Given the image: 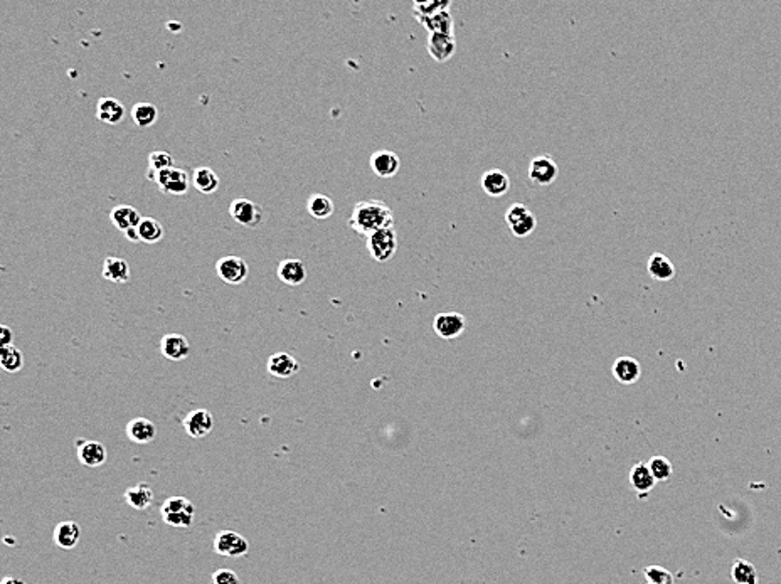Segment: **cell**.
I'll return each mask as SVG.
<instances>
[{"label":"cell","instance_id":"cell-29","mask_svg":"<svg viewBox=\"0 0 781 584\" xmlns=\"http://www.w3.org/2000/svg\"><path fill=\"white\" fill-rule=\"evenodd\" d=\"M103 278L113 283H127L130 280V266L125 259L106 257L103 261Z\"/></svg>","mask_w":781,"mask_h":584},{"label":"cell","instance_id":"cell-28","mask_svg":"<svg viewBox=\"0 0 781 584\" xmlns=\"http://www.w3.org/2000/svg\"><path fill=\"white\" fill-rule=\"evenodd\" d=\"M125 500L131 509L145 510L153 504V490L150 488V485L143 484L142 481V484L127 488Z\"/></svg>","mask_w":781,"mask_h":584},{"label":"cell","instance_id":"cell-22","mask_svg":"<svg viewBox=\"0 0 781 584\" xmlns=\"http://www.w3.org/2000/svg\"><path fill=\"white\" fill-rule=\"evenodd\" d=\"M78 458L84 467H101L106 462V448L100 441H78Z\"/></svg>","mask_w":781,"mask_h":584},{"label":"cell","instance_id":"cell-42","mask_svg":"<svg viewBox=\"0 0 781 584\" xmlns=\"http://www.w3.org/2000/svg\"><path fill=\"white\" fill-rule=\"evenodd\" d=\"M647 584H652V583H647Z\"/></svg>","mask_w":781,"mask_h":584},{"label":"cell","instance_id":"cell-16","mask_svg":"<svg viewBox=\"0 0 781 584\" xmlns=\"http://www.w3.org/2000/svg\"><path fill=\"white\" fill-rule=\"evenodd\" d=\"M456 51L455 36L446 34H431L428 37V53L437 63H446L453 58Z\"/></svg>","mask_w":781,"mask_h":584},{"label":"cell","instance_id":"cell-13","mask_svg":"<svg viewBox=\"0 0 781 584\" xmlns=\"http://www.w3.org/2000/svg\"><path fill=\"white\" fill-rule=\"evenodd\" d=\"M276 275H278L280 281H283L288 287H300L302 283H305L309 271H306L305 263L302 259L288 258L278 264Z\"/></svg>","mask_w":781,"mask_h":584},{"label":"cell","instance_id":"cell-8","mask_svg":"<svg viewBox=\"0 0 781 584\" xmlns=\"http://www.w3.org/2000/svg\"><path fill=\"white\" fill-rule=\"evenodd\" d=\"M214 551L219 556L243 557L250 551V543L234 531H221L214 539Z\"/></svg>","mask_w":781,"mask_h":584},{"label":"cell","instance_id":"cell-15","mask_svg":"<svg viewBox=\"0 0 781 584\" xmlns=\"http://www.w3.org/2000/svg\"><path fill=\"white\" fill-rule=\"evenodd\" d=\"M160 352L169 361H183L189 357L191 345L189 340L181 334H167L160 340Z\"/></svg>","mask_w":781,"mask_h":584},{"label":"cell","instance_id":"cell-17","mask_svg":"<svg viewBox=\"0 0 781 584\" xmlns=\"http://www.w3.org/2000/svg\"><path fill=\"white\" fill-rule=\"evenodd\" d=\"M127 436L128 440L136 443V445H148V443L155 440L157 426L147 417H134L127 424Z\"/></svg>","mask_w":781,"mask_h":584},{"label":"cell","instance_id":"cell-7","mask_svg":"<svg viewBox=\"0 0 781 584\" xmlns=\"http://www.w3.org/2000/svg\"><path fill=\"white\" fill-rule=\"evenodd\" d=\"M527 174L532 184L539 187H548L556 182V179L559 176V167L556 162L550 159L549 155H539L531 160Z\"/></svg>","mask_w":781,"mask_h":584},{"label":"cell","instance_id":"cell-25","mask_svg":"<svg viewBox=\"0 0 781 584\" xmlns=\"http://www.w3.org/2000/svg\"><path fill=\"white\" fill-rule=\"evenodd\" d=\"M647 271L657 281H670L676 276V266L661 253H654L647 263Z\"/></svg>","mask_w":781,"mask_h":584},{"label":"cell","instance_id":"cell-30","mask_svg":"<svg viewBox=\"0 0 781 584\" xmlns=\"http://www.w3.org/2000/svg\"><path fill=\"white\" fill-rule=\"evenodd\" d=\"M136 236H138L140 242L155 245V242H159L164 238V228L153 217H142L138 228H136Z\"/></svg>","mask_w":781,"mask_h":584},{"label":"cell","instance_id":"cell-40","mask_svg":"<svg viewBox=\"0 0 781 584\" xmlns=\"http://www.w3.org/2000/svg\"><path fill=\"white\" fill-rule=\"evenodd\" d=\"M12 342H14V332H12V328L8 325L0 327V345L2 347H11Z\"/></svg>","mask_w":781,"mask_h":584},{"label":"cell","instance_id":"cell-38","mask_svg":"<svg viewBox=\"0 0 781 584\" xmlns=\"http://www.w3.org/2000/svg\"><path fill=\"white\" fill-rule=\"evenodd\" d=\"M643 573L652 584H673V574L660 566H648Z\"/></svg>","mask_w":781,"mask_h":584},{"label":"cell","instance_id":"cell-18","mask_svg":"<svg viewBox=\"0 0 781 584\" xmlns=\"http://www.w3.org/2000/svg\"><path fill=\"white\" fill-rule=\"evenodd\" d=\"M612 372H613V377L617 379L620 384H625V386L635 384V382L640 379V376H642V365H640V362L637 359H633V357H618V359L614 361Z\"/></svg>","mask_w":781,"mask_h":584},{"label":"cell","instance_id":"cell-9","mask_svg":"<svg viewBox=\"0 0 781 584\" xmlns=\"http://www.w3.org/2000/svg\"><path fill=\"white\" fill-rule=\"evenodd\" d=\"M157 184L160 190L170 195H183L189 193V174L183 169L172 167L164 170L157 176Z\"/></svg>","mask_w":781,"mask_h":584},{"label":"cell","instance_id":"cell-4","mask_svg":"<svg viewBox=\"0 0 781 584\" xmlns=\"http://www.w3.org/2000/svg\"><path fill=\"white\" fill-rule=\"evenodd\" d=\"M505 223L515 238H526L534 233L537 219L532 211L524 204H512L505 212Z\"/></svg>","mask_w":781,"mask_h":584},{"label":"cell","instance_id":"cell-27","mask_svg":"<svg viewBox=\"0 0 781 584\" xmlns=\"http://www.w3.org/2000/svg\"><path fill=\"white\" fill-rule=\"evenodd\" d=\"M451 2L450 0H418L413 4V15L418 22L431 19V17L441 14V12L450 11Z\"/></svg>","mask_w":781,"mask_h":584},{"label":"cell","instance_id":"cell-41","mask_svg":"<svg viewBox=\"0 0 781 584\" xmlns=\"http://www.w3.org/2000/svg\"><path fill=\"white\" fill-rule=\"evenodd\" d=\"M2 584H27V583L22 581V579H19V578H6L2 581Z\"/></svg>","mask_w":781,"mask_h":584},{"label":"cell","instance_id":"cell-32","mask_svg":"<svg viewBox=\"0 0 781 584\" xmlns=\"http://www.w3.org/2000/svg\"><path fill=\"white\" fill-rule=\"evenodd\" d=\"M306 209H309L310 216L315 217V219H328V217L334 214L335 206L334 200L328 197V195L314 194L306 200Z\"/></svg>","mask_w":781,"mask_h":584},{"label":"cell","instance_id":"cell-1","mask_svg":"<svg viewBox=\"0 0 781 584\" xmlns=\"http://www.w3.org/2000/svg\"><path fill=\"white\" fill-rule=\"evenodd\" d=\"M392 223H394L392 209L377 199L357 202L349 219V226L364 238H369L370 234L381 231V229L392 228Z\"/></svg>","mask_w":781,"mask_h":584},{"label":"cell","instance_id":"cell-10","mask_svg":"<svg viewBox=\"0 0 781 584\" xmlns=\"http://www.w3.org/2000/svg\"><path fill=\"white\" fill-rule=\"evenodd\" d=\"M433 328L441 339L453 340L463 334L465 328H467V320L458 312H443L434 317Z\"/></svg>","mask_w":781,"mask_h":584},{"label":"cell","instance_id":"cell-14","mask_svg":"<svg viewBox=\"0 0 781 584\" xmlns=\"http://www.w3.org/2000/svg\"><path fill=\"white\" fill-rule=\"evenodd\" d=\"M268 372L273 377L278 379H288L300 370V364L293 356H290L288 352H276L270 356V359L266 362Z\"/></svg>","mask_w":781,"mask_h":584},{"label":"cell","instance_id":"cell-11","mask_svg":"<svg viewBox=\"0 0 781 584\" xmlns=\"http://www.w3.org/2000/svg\"><path fill=\"white\" fill-rule=\"evenodd\" d=\"M214 428V417L207 409H194L183 417V429L192 438H206Z\"/></svg>","mask_w":781,"mask_h":584},{"label":"cell","instance_id":"cell-23","mask_svg":"<svg viewBox=\"0 0 781 584\" xmlns=\"http://www.w3.org/2000/svg\"><path fill=\"white\" fill-rule=\"evenodd\" d=\"M125 117V106L115 98H101L96 105V118L108 125H117Z\"/></svg>","mask_w":781,"mask_h":584},{"label":"cell","instance_id":"cell-24","mask_svg":"<svg viewBox=\"0 0 781 584\" xmlns=\"http://www.w3.org/2000/svg\"><path fill=\"white\" fill-rule=\"evenodd\" d=\"M655 484L657 480L655 476L652 475L650 468H648V463L640 462L630 470V485L633 487L635 492L640 493V495H645V493L650 492V490L655 487Z\"/></svg>","mask_w":781,"mask_h":584},{"label":"cell","instance_id":"cell-6","mask_svg":"<svg viewBox=\"0 0 781 584\" xmlns=\"http://www.w3.org/2000/svg\"><path fill=\"white\" fill-rule=\"evenodd\" d=\"M216 273L224 283L241 285L245 283L247 275H250V268H247L245 259L240 257H223L217 259Z\"/></svg>","mask_w":781,"mask_h":584},{"label":"cell","instance_id":"cell-37","mask_svg":"<svg viewBox=\"0 0 781 584\" xmlns=\"http://www.w3.org/2000/svg\"><path fill=\"white\" fill-rule=\"evenodd\" d=\"M648 468H650L652 475L655 476L657 481H667L673 473L672 463L665 456H654V458H650Z\"/></svg>","mask_w":781,"mask_h":584},{"label":"cell","instance_id":"cell-33","mask_svg":"<svg viewBox=\"0 0 781 584\" xmlns=\"http://www.w3.org/2000/svg\"><path fill=\"white\" fill-rule=\"evenodd\" d=\"M174 167V159L169 152L164 150H153L148 153V170L147 177L152 181H157V176L164 170Z\"/></svg>","mask_w":781,"mask_h":584},{"label":"cell","instance_id":"cell-31","mask_svg":"<svg viewBox=\"0 0 781 584\" xmlns=\"http://www.w3.org/2000/svg\"><path fill=\"white\" fill-rule=\"evenodd\" d=\"M422 27L431 34H446V36H455V20L451 17L450 11L441 12V14L431 17L421 22Z\"/></svg>","mask_w":781,"mask_h":584},{"label":"cell","instance_id":"cell-21","mask_svg":"<svg viewBox=\"0 0 781 584\" xmlns=\"http://www.w3.org/2000/svg\"><path fill=\"white\" fill-rule=\"evenodd\" d=\"M110 219H112V223L115 224V228L120 229V231L125 234L128 231H131V229L138 228L140 221H142V216H140L138 209H135L134 206H117L112 209V212H110Z\"/></svg>","mask_w":781,"mask_h":584},{"label":"cell","instance_id":"cell-12","mask_svg":"<svg viewBox=\"0 0 781 584\" xmlns=\"http://www.w3.org/2000/svg\"><path fill=\"white\" fill-rule=\"evenodd\" d=\"M370 169L377 177L391 179L399 172L401 159L391 150H379L370 157Z\"/></svg>","mask_w":781,"mask_h":584},{"label":"cell","instance_id":"cell-3","mask_svg":"<svg viewBox=\"0 0 781 584\" xmlns=\"http://www.w3.org/2000/svg\"><path fill=\"white\" fill-rule=\"evenodd\" d=\"M366 241L370 257L377 263L389 261V259L394 258L396 251H398V234H396L394 228H386L381 229V231H375L369 238H366Z\"/></svg>","mask_w":781,"mask_h":584},{"label":"cell","instance_id":"cell-39","mask_svg":"<svg viewBox=\"0 0 781 584\" xmlns=\"http://www.w3.org/2000/svg\"><path fill=\"white\" fill-rule=\"evenodd\" d=\"M212 584H241V581L234 571L219 569L212 574Z\"/></svg>","mask_w":781,"mask_h":584},{"label":"cell","instance_id":"cell-5","mask_svg":"<svg viewBox=\"0 0 781 584\" xmlns=\"http://www.w3.org/2000/svg\"><path fill=\"white\" fill-rule=\"evenodd\" d=\"M229 214L245 228H256L263 223V207L250 199H234L229 204Z\"/></svg>","mask_w":781,"mask_h":584},{"label":"cell","instance_id":"cell-2","mask_svg":"<svg viewBox=\"0 0 781 584\" xmlns=\"http://www.w3.org/2000/svg\"><path fill=\"white\" fill-rule=\"evenodd\" d=\"M162 519L172 527L187 528L192 526L195 517V509L186 497H170L164 502L160 509Z\"/></svg>","mask_w":781,"mask_h":584},{"label":"cell","instance_id":"cell-26","mask_svg":"<svg viewBox=\"0 0 781 584\" xmlns=\"http://www.w3.org/2000/svg\"><path fill=\"white\" fill-rule=\"evenodd\" d=\"M191 181L194 189H198L200 194H214L219 189V176L209 167L194 169Z\"/></svg>","mask_w":781,"mask_h":584},{"label":"cell","instance_id":"cell-19","mask_svg":"<svg viewBox=\"0 0 781 584\" xmlns=\"http://www.w3.org/2000/svg\"><path fill=\"white\" fill-rule=\"evenodd\" d=\"M482 189L490 197H501V195L509 193L510 179L503 170H486L484 176H482Z\"/></svg>","mask_w":781,"mask_h":584},{"label":"cell","instance_id":"cell-36","mask_svg":"<svg viewBox=\"0 0 781 584\" xmlns=\"http://www.w3.org/2000/svg\"><path fill=\"white\" fill-rule=\"evenodd\" d=\"M0 365L7 372H19L24 365L22 352L19 349L11 345V347L0 349Z\"/></svg>","mask_w":781,"mask_h":584},{"label":"cell","instance_id":"cell-20","mask_svg":"<svg viewBox=\"0 0 781 584\" xmlns=\"http://www.w3.org/2000/svg\"><path fill=\"white\" fill-rule=\"evenodd\" d=\"M53 539L58 547L64 549V551H71V549H75L79 544L81 528L72 520H64V522H59L56 528H54Z\"/></svg>","mask_w":781,"mask_h":584},{"label":"cell","instance_id":"cell-34","mask_svg":"<svg viewBox=\"0 0 781 584\" xmlns=\"http://www.w3.org/2000/svg\"><path fill=\"white\" fill-rule=\"evenodd\" d=\"M731 578L736 584H758V571L749 561L736 559L732 562Z\"/></svg>","mask_w":781,"mask_h":584},{"label":"cell","instance_id":"cell-35","mask_svg":"<svg viewBox=\"0 0 781 584\" xmlns=\"http://www.w3.org/2000/svg\"><path fill=\"white\" fill-rule=\"evenodd\" d=\"M157 117H159V110L152 103H136L131 108V118H134L135 125L140 126V129L152 126L157 122Z\"/></svg>","mask_w":781,"mask_h":584}]
</instances>
